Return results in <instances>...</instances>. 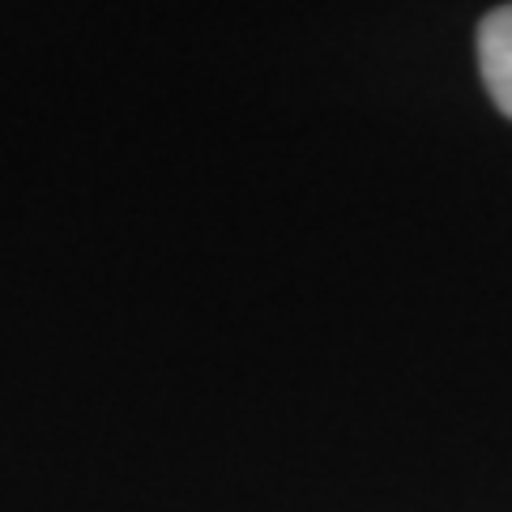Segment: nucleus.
Masks as SVG:
<instances>
[{"label": "nucleus", "mask_w": 512, "mask_h": 512, "mask_svg": "<svg viewBox=\"0 0 512 512\" xmlns=\"http://www.w3.org/2000/svg\"><path fill=\"white\" fill-rule=\"evenodd\" d=\"M478 69L495 107L512 120V5L491 9L478 26Z\"/></svg>", "instance_id": "1"}]
</instances>
